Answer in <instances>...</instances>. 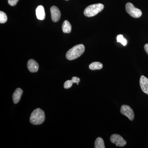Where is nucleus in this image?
Returning a JSON list of instances; mask_svg holds the SVG:
<instances>
[{
	"instance_id": "2",
	"label": "nucleus",
	"mask_w": 148,
	"mask_h": 148,
	"mask_svg": "<svg viewBox=\"0 0 148 148\" xmlns=\"http://www.w3.org/2000/svg\"><path fill=\"white\" fill-rule=\"evenodd\" d=\"M45 120V114L42 110L37 108L32 112L30 116V122L35 125L41 124Z\"/></svg>"
},
{
	"instance_id": "12",
	"label": "nucleus",
	"mask_w": 148,
	"mask_h": 148,
	"mask_svg": "<svg viewBox=\"0 0 148 148\" xmlns=\"http://www.w3.org/2000/svg\"><path fill=\"white\" fill-rule=\"evenodd\" d=\"M62 29L64 33L69 34L71 32V25L68 20H65L62 24Z\"/></svg>"
},
{
	"instance_id": "11",
	"label": "nucleus",
	"mask_w": 148,
	"mask_h": 148,
	"mask_svg": "<svg viewBox=\"0 0 148 148\" xmlns=\"http://www.w3.org/2000/svg\"><path fill=\"white\" fill-rule=\"evenodd\" d=\"M23 92V90L20 88H16L14 91L12 95V99L14 104H17L20 101Z\"/></svg>"
},
{
	"instance_id": "4",
	"label": "nucleus",
	"mask_w": 148,
	"mask_h": 148,
	"mask_svg": "<svg viewBox=\"0 0 148 148\" xmlns=\"http://www.w3.org/2000/svg\"><path fill=\"white\" fill-rule=\"evenodd\" d=\"M125 10L127 13L132 17L138 18L142 15V12L140 10L136 8L131 3H127L125 5Z\"/></svg>"
},
{
	"instance_id": "9",
	"label": "nucleus",
	"mask_w": 148,
	"mask_h": 148,
	"mask_svg": "<svg viewBox=\"0 0 148 148\" xmlns=\"http://www.w3.org/2000/svg\"><path fill=\"white\" fill-rule=\"evenodd\" d=\"M27 67L29 71L32 73H36L39 69V65L37 62L33 59L28 61Z\"/></svg>"
},
{
	"instance_id": "19",
	"label": "nucleus",
	"mask_w": 148,
	"mask_h": 148,
	"mask_svg": "<svg viewBox=\"0 0 148 148\" xmlns=\"http://www.w3.org/2000/svg\"><path fill=\"white\" fill-rule=\"evenodd\" d=\"M72 80L73 81L74 83L77 84L80 81L79 78L76 77H73L72 78Z\"/></svg>"
},
{
	"instance_id": "16",
	"label": "nucleus",
	"mask_w": 148,
	"mask_h": 148,
	"mask_svg": "<svg viewBox=\"0 0 148 148\" xmlns=\"http://www.w3.org/2000/svg\"><path fill=\"white\" fill-rule=\"evenodd\" d=\"M8 17L6 14L3 12L0 11V23L4 24L7 21Z\"/></svg>"
},
{
	"instance_id": "20",
	"label": "nucleus",
	"mask_w": 148,
	"mask_h": 148,
	"mask_svg": "<svg viewBox=\"0 0 148 148\" xmlns=\"http://www.w3.org/2000/svg\"><path fill=\"white\" fill-rule=\"evenodd\" d=\"M144 49H145L146 53H147L148 55V44H146L145 45V46H144Z\"/></svg>"
},
{
	"instance_id": "17",
	"label": "nucleus",
	"mask_w": 148,
	"mask_h": 148,
	"mask_svg": "<svg viewBox=\"0 0 148 148\" xmlns=\"http://www.w3.org/2000/svg\"><path fill=\"white\" fill-rule=\"evenodd\" d=\"M73 83H74V82L73 80L66 81L64 84V88H66V89H68V88H70L72 87V85H73Z\"/></svg>"
},
{
	"instance_id": "6",
	"label": "nucleus",
	"mask_w": 148,
	"mask_h": 148,
	"mask_svg": "<svg viewBox=\"0 0 148 148\" xmlns=\"http://www.w3.org/2000/svg\"><path fill=\"white\" fill-rule=\"evenodd\" d=\"M121 113L129 119L130 120L132 121L134 119V112L132 109L127 105H123L121 108Z\"/></svg>"
},
{
	"instance_id": "18",
	"label": "nucleus",
	"mask_w": 148,
	"mask_h": 148,
	"mask_svg": "<svg viewBox=\"0 0 148 148\" xmlns=\"http://www.w3.org/2000/svg\"><path fill=\"white\" fill-rule=\"evenodd\" d=\"M18 1L19 0H8V3L10 5L14 6L16 5Z\"/></svg>"
},
{
	"instance_id": "14",
	"label": "nucleus",
	"mask_w": 148,
	"mask_h": 148,
	"mask_svg": "<svg viewBox=\"0 0 148 148\" xmlns=\"http://www.w3.org/2000/svg\"><path fill=\"white\" fill-rule=\"evenodd\" d=\"M95 148H105L104 140L102 138L99 137L95 140Z\"/></svg>"
},
{
	"instance_id": "5",
	"label": "nucleus",
	"mask_w": 148,
	"mask_h": 148,
	"mask_svg": "<svg viewBox=\"0 0 148 148\" xmlns=\"http://www.w3.org/2000/svg\"><path fill=\"white\" fill-rule=\"evenodd\" d=\"M111 142L115 144L117 147H124L126 145V141L120 135L113 134L110 137Z\"/></svg>"
},
{
	"instance_id": "21",
	"label": "nucleus",
	"mask_w": 148,
	"mask_h": 148,
	"mask_svg": "<svg viewBox=\"0 0 148 148\" xmlns=\"http://www.w3.org/2000/svg\"><path fill=\"white\" fill-rule=\"evenodd\" d=\"M66 1H68V0H66Z\"/></svg>"
},
{
	"instance_id": "1",
	"label": "nucleus",
	"mask_w": 148,
	"mask_h": 148,
	"mask_svg": "<svg viewBox=\"0 0 148 148\" xmlns=\"http://www.w3.org/2000/svg\"><path fill=\"white\" fill-rule=\"evenodd\" d=\"M84 51L85 47L83 45H77L68 51L66 54V58L70 61L75 60L82 55Z\"/></svg>"
},
{
	"instance_id": "7",
	"label": "nucleus",
	"mask_w": 148,
	"mask_h": 148,
	"mask_svg": "<svg viewBox=\"0 0 148 148\" xmlns=\"http://www.w3.org/2000/svg\"><path fill=\"white\" fill-rule=\"evenodd\" d=\"M51 19L54 22H57L60 20L61 13L57 7L53 6L50 8Z\"/></svg>"
},
{
	"instance_id": "3",
	"label": "nucleus",
	"mask_w": 148,
	"mask_h": 148,
	"mask_svg": "<svg viewBox=\"0 0 148 148\" xmlns=\"http://www.w3.org/2000/svg\"><path fill=\"white\" fill-rule=\"evenodd\" d=\"M104 8V5L101 3L91 5L86 8L84 13L87 17H92L102 11Z\"/></svg>"
},
{
	"instance_id": "8",
	"label": "nucleus",
	"mask_w": 148,
	"mask_h": 148,
	"mask_svg": "<svg viewBox=\"0 0 148 148\" xmlns=\"http://www.w3.org/2000/svg\"><path fill=\"white\" fill-rule=\"evenodd\" d=\"M140 83L142 90L146 94L148 95V79L145 76L140 77Z\"/></svg>"
},
{
	"instance_id": "13",
	"label": "nucleus",
	"mask_w": 148,
	"mask_h": 148,
	"mask_svg": "<svg viewBox=\"0 0 148 148\" xmlns=\"http://www.w3.org/2000/svg\"><path fill=\"white\" fill-rule=\"evenodd\" d=\"M103 67V65L100 62H92L90 64L89 68L90 70L94 71V70H101Z\"/></svg>"
},
{
	"instance_id": "15",
	"label": "nucleus",
	"mask_w": 148,
	"mask_h": 148,
	"mask_svg": "<svg viewBox=\"0 0 148 148\" xmlns=\"http://www.w3.org/2000/svg\"><path fill=\"white\" fill-rule=\"evenodd\" d=\"M116 39L117 42L121 43V44L123 46H125L127 45V40L124 38L123 35H118Z\"/></svg>"
},
{
	"instance_id": "10",
	"label": "nucleus",
	"mask_w": 148,
	"mask_h": 148,
	"mask_svg": "<svg viewBox=\"0 0 148 148\" xmlns=\"http://www.w3.org/2000/svg\"><path fill=\"white\" fill-rule=\"evenodd\" d=\"M36 15L39 20H43L45 18L44 8L42 5H39L36 9Z\"/></svg>"
}]
</instances>
